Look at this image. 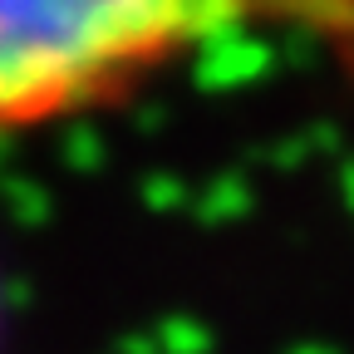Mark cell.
<instances>
[{"mask_svg": "<svg viewBox=\"0 0 354 354\" xmlns=\"http://www.w3.org/2000/svg\"><path fill=\"white\" fill-rule=\"evenodd\" d=\"M251 30H300L354 64V0H0V133L123 104Z\"/></svg>", "mask_w": 354, "mask_h": 354, "instance_id": "1", "label": "cell"}]
</instances>
